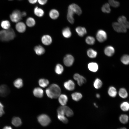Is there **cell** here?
<instances>
[{"mask_svg": "<svg viewBox=\"0 0 129 129\" xmlns=\"http://www.w3.org/2000/svg\"><path fill=\"white\" fill-rule=\"evenodd\" d=\"M48 97L51 99L56 98L60 95L61 90L59 86L55 84H52L46 90Z\"/></svg>", "mask_w": 129, "mask_h": 129, "instance_id": "obj_1", "label": "cell"}, {"mask_svg": "<svg viewBox=\"0 0 129 129\" xmlns=\"http://www.w3.org/2000/svg\"><path fill=\"white\" fill-rule=\"evenodd\" d=\"M37 120L39 123L42 126H46L51 122V120L48 116L45 114H42L37 117Z\"/></svg>", "mask_w": 129, "mask_h": 129, "instance_id": "obj_2", "label": "cell"}, {"mask_svg": "<svg viewBox=\"0 0 129 129\" xmlns=\"http://www.w3.org/2000/svg\"><path fill=\"white\" fill-rule=\"evenodd\" d=\"M11 21L14 22H18L22 19L21 12L18 10H14L10 16Z\"/></svg>", "mask_w": 129, "mask_h": 129, "instance_id": "obj_3", "label": "cell"}, {"mask_svg": "<svg viewBox=\"0 0 129 129\" xmlns=\"http://www.w3.org/2000/svg\"><path fill=\"white\" fill-rule=\"evenodd\" d=\"M96 37L97 40L100 42H102L105 41L107 38V34L104 31L100 29L97 32Z\"/></svg>", "mask_w": 129, "mask_h": 129, "instance_id": "obj_4", "label": "cell"}, {"mask_svg": "<svg viewBox=\"0 0 129 129\" xmlns=\"http://www.w3.org/2000/svg\"><path fill=\"white\" fill-rule=\"evenodd\" d=\"M73 78L76 81L77 84L80 86H82L86 82V78L78 73H75L74 75Z\"/></svg>", "mask_w": 129, "mask_h": 129, "instance_id": "obj_5", "label": "cell"}, {"mask_svg": "<svg viewBox=\"0 0 129 129\" xmlns=\"http://www.w3.org/2000/svg\"><path fill=\"white\" fill-rule=\"evenodd\" d=\"M112 26L114 30L118 32H126L127 28L118 22H114Z\"/></svg>", "mask_w": 129, "mask_h": 129, "instance_id": "obj_6", "label": "cell"}, {"mask_svg": "<svg viewBox=\"0 0 129 129\" xmlns=\"http://www.w3.org/2000/svg\"><path fill=\"white\" fill-rule=\"evenodd\" d=\"M10 90L8 86L5 84L0 85V96L1 97H6L9 94Z\"/></svg>", "mask_w": 129, "mask_h": 129, "instance_id": "obj_7", "label": "cell"}, {"mask_svg": "<svg viewBox=\"0 0 129 129\" xmlns=\"http://www.w3.org/2000/svg\"><path fill=\"white\" fill-rule=\"evenodd\" d=\"M74 60V57L70 54H67L64 57L63 62L64 64L67 67L72 65Z\"/></svg>", "mask_w": 129, "mask_h": 129, "instance_id": "obj_8", "label": "cell"}, {"mask_svg": "<svg viewBox=\"0 0 129 129\" xmlns=\"http://www.w3.org/2000/svg\"><path fill=\"white\" fill-rule=\"evenodd\" d=\"M68 9L72 11L75 14L78 15H80L82 13L81 8L77 5L75 4H72L70 5Z\"/></svg>", "mask_w": 129, "mask_h": 129, "instance_id": "obj_9", "label": "cell"}, {"mask_svg": "<svg viewBox=\"0 0 129 129\" xmlns=\"http://www.w3.org/2000/svg\"><path fill=\"white\" fill-rule=\"evenodd\" d=\"M64 86L67 90L69 91L74 90L75 88V84L74 81L70 80L64 82Z\"/></svg>", "mask_w": 129, "mask_h": 129, "instance_id": "obj_10", "label": "cell"}, {"mask_svg": "<svg viewBox=\"0 0 129 129\" xmlns=\"http://www.w3.org/2000/svg\"><path fill=\"white\" fill-rule=\"evenodd\" d=\"M118 23L127 29L129 28V22L127 20L125 16H119L118 18Z\"/></svg>", "mask_w": 129, "mask_h": 129, "instance_id": "obj_11", "label": "cell"}, {"mask_svg": "<svg viewBox=\"0 0 129 129\" xmlns=\"http://www.w3.org/2000/svg\"><path fill=\"white\" fill-rule=\"evenodd\" d=\"M16 28L19 32L23 33L25 31L26 27L24 23L22 22H19L16 24Z\"/></svg>", "mask_w": 129, "mask_h": 129, "instance_id": "obj_12", "label": "cell"}, {"mask_svg": "<svg viewBox=\"0 0 129 129\" xmlns=\"http://www.w3.org/2000/svg\"><path fill=\"white\" fill-rule=\"evenodd\" d=\"M104 52L107 56L110 57L114 54L115 49L114 48L111 46H108L106 47L104 50Z\"/></svg>", "mask_w": 129, "mask_h": 129, "instance_id": "obj_13", "label": "cell"}, {"mask_svg": "<svg viewBox=\"0 0 129 129\" xmlns=\"http://www.w3.org/2000/svg\"><path fill=\"white\" fill-rule=\"evenodd\" d=\"M108 95L112 98L115 97L117 93L116 88L113 86H110L109 87L108 89Z\"/></svg>", "mask_w": 129, "mask_h": 129, "instance_id": "obj_14", "label": "cell"}, {"mask_svg": "<svg viewBox=\"0 0 129 129\" xmlns=\"http://www.w3.org/2000/svg\"><path fill=\"white\" fill-rule=\"evenodd\" d=\"M88 67L90 71L93 72H97L98 69V64L94 62H91L88 64Z\"/></svg>", "mask_w": 129, "mask_h": 129, "instance_id": "obj_15", "label": "cell"}, {"mask_svg": "<svg viewBox=\"0 0 129 129\" xmlns=\"http://www.w3.org/2000/svg\"><path fill=\"white\" fill-rule=\"evenodd\" d=\"M59 102L62 106L66 105L68 101L67 96L64 94L60 95L59 97Z\"/></svg>", "mask_w": 129, "mask_h": 129, "instance_id": "obj_16", "label": "cell"}, {"mask_svg": "<svg viewBox=\"0 0 129 129\" xmlns=\"http://www.w3.org/2000/svg\"><path fill=\"white\" fill-rule=\"evenodd\" d=\"M33 93L35 97L38 98H41L43 96V91L41 88L36 87L33 90Z\"/></svg>", "mask_w": 129, "mask_h": 129, "instance_id": "obj_17", "label": "cell"}, {"mask_svg": "<svg viewBox=\"0 0 129 129\" xmlns=\"http://www.w3.org/2000/svg\"><path fill=\"white\" fill-rule=\"evenodd\" d=\"M41 40L42 43L45 45H48L50 44L52 42L51 37L48 35H45L42 37Z\"/></svg>", "mask_w": 129, "mask_h": 129, "instance_id": "obj_18", "label": "cell"}, {"mask_svg": "<svg viewBox=\"0 0 129 129\" xmlns=\"http://www.w3.org/2000/svg\"><path fill=\"white\" fill-rule=\"evenodd\" d=\"M71 97L72 100L74 101L78 102L82 98L83 95L81 93L75 92L71 94Z\"/></svg>", "mask_w": 129, "mask_h": 129, "instance_id": "obj_19", "label": "cell"}, {"mask_svg": "<svg viewBox=\"0 0 129 129\" xmlns=\"http://www.w3.org/2000/svg\"><path fill=\"white\" fill-rule=\"evenodd\" d=\"M11 123L15 126L18 127L21 125L22 122L21 119L19 117H15L12 118Z\"/></svg>", "mask_w": 129, "mask_h": 129, "instance_id": "obj_20", "label": "cell"}, {"mask_svg": "<svg viewBox=\"0 0 129 129\" xmlns=\"http://www.w3.org/2000/svg\"><path fill=\"white\" fill-rule=\"evenodd\" d=\"M75 31L78 35L80 37H82L86 33V31L84 27H78L75 29Z\"/></svg>", "mask_w": 129, "mask_h": 129, "instance_id": "obj_21", "label": "cell"}, {"mask_svg": "<svg viewBox=\"0 0 129 129\" xmlns=\"http://www.w3.org/2000/svg\"><path fill=\"white\" fill-rule=\"evenodd\" d=\"M93 85L95 89H98L101 88L103 85V83L100 79L97 78L94 80Z\"/></svg>", "mask_w": 129, "mask_h": 129, "instance_id": "obj_22", "label": "cell"}, {"mask_svg": "<svg viewBox=\"0 0 129 129\" xmlns=\"http://www.w3.org/2000/svg\"><path fill=\"white\" fill-rule=\"evenodd\" d=\"M65 115L68 117H72L74 115L73 110L69 107L66 105L64 106Z\"/></svg>", "mask_w": 129, "mask_h": 129, "instance_id": "obj_23", "label": "cell"}, {"mask_svg": "<svg viewBox=\"0 0 129 129\" xmlns=\"http://www.w3.org/2000/svg\"><path fill=\"white\" fill-rule=\"evenodd\" d=\"M118 94L120 97L123 98H126L128 96V93L126 90L124 88H122L120 89Z\"/></svg>", "mask_w": 129, "mask_h": 129, "instance_id": "obj_24", "label": "cell"}, {"mask_svg": "<svg viewBox=\"0 0 129 129\" xmlns=\"http://www.w3.org/2000/svg\"><path fill=\"white\" fill-rule=\"evenodd\" d=\"M8 33L7 41L13 39L15 37V34L14 30L11 28L6 30Z\"/></svg>", "mask_w": 129, "mask_h": 129, "instance_id": "obj_25", "label": "cell"}, {"mask_svg": "<svg viewBox=\"0 0 129 129\" xmlns=\"http://www.w3.org/2000/svg\"><path fill=\"white\" fill-rule=\"evenodd\" d=\"M49 15L50 17L53 19H56L59 16V13L58 11L56 9H53L50 11Z\"/></svg>", "mask_w": 129, "mask_h": 129, "instance_id": "obj_26", "label": "cell"}, {"mask_svg": "<svg viewBox=\"0 0 129 129\" xmlns=\"http://www.w3.org/2000/svg\"><path fill=\"white\" fill-rule=\"evenodd\" d=\"M14 86L17 88H22L23 86V82L22 79L20 78H18L15 80L13 83Z\"/></svg>", "mask_w": 129, "mask_h": 129, "instance_id": "obj_27", "label": "cell"}, {"mask_svg": "<svg viewBox=\"0 0 129 129\" xmlns=\"http://www.w3.org/2000/svg\"><path fill=\"white\" fill-rule=\"evenodd\" d=\"M34 50L36 54L38 55H41L45 52L44 48L41 45L35 46L34 48Z\"/></svg>", "mask_w": 129, "mask_h": 129, "instance_id": "obj_28", "label": "cell"}, {"mask_svg": "<svg viewBox=\"0 0 129 129\" xmlns=\"http://www.w3.org/2000/svg\"><path fill=\"white\" fill-rule=\"evenodd\" d=\"M74 13L72 11L68 9L67 18L68 21L71 24H73L74 22L73 16Z\"/></svg>", "mask_w": 129, "mask_h": 129, "instance_id": "obj_29", "label": "cell"}, {"mask_svg": "<svg viewBox=\"0 0 129 129\" xmlns=\"http://www.w3.org/2000/svg\"><path fill=\"white\" fill-rule=\"evenodd\" d=\"M62 34L64 37L66 38L70 37L71 35L70 29L68 27L65 28L63 30Z\"/></svg>", "mask_w": 129, "mask_h": 129, "instance_id": "obj_30", "label": "cell"}, {"mask_svg": "<svg viewBox=\"0 0 129 129\" xmlns=\"http://www.w3.org/2000/svg\"><path fill=\"white\" fill-rule=\"evenodd\" d=\"M120 108L124 112L129 110V103L127 101H124L120 104Z\"/></svg>", "mask_w": 129, "mask_h": 129, "instance_id": "obj_31", "label": "cell"}, {"mask_svg": "<svg viewBox=\"0 0 129 129\" xmlns=\"http://www.w3.org/2000/svg\"><path fill=\"white\" fill-rule=\"evenodd\" d=\"M34 12L36 15L39 17L42 16L44 14L43 11L41 8H38L37 6L34 9Z\"/></svg>", "mask_w": 129, "mask_h": 129, "instance_id": "obj_32", "label": "cell"}, {"mask_svg": "<svg viewBox=\"0 0 129 129\" xmlns=\"http://www.w3.org/2000/svg\"><path fill=\"white\" fill-rule=\"evenodd\" d=\"M87 54L90 58H94L97 56V53L96 51L90 48L88 49L87 51Z\"/></svg>", "mask_w": 129, "mask_h": 129, "instance_id": "obj_33", "label": "cell"}, {"mask_svg": "<svg viewBox=\"0 0 129 129\" xmlns=\"http://www.w3.org/2000/svg\"><path fill=\"white\" fill-rule=\"evenodd\" d=\"M120 60L124 64L128 65L129 64V55L127 54L123 55L121 57Z\"/></svg>", "mask_w": 129, "mask_h": 129, "instance_id": "obj_34", "label": "cell"}, {"mask_svg": "<svg viewBox=\"0 0 129 129\" xmlns=\"http://www.w3.org/2000/svg\"><path fill=\"white\" fill-rule=\"evenodd\" d=\"M119 119L120 121L122 123L126 124L128 121L129 117L127 114H122L119 116Z\"/></svg>", "mask_w": 129, "mask_h": 129, "instance_id": "obj_35", "label": "cell"}, {"mask_svg": "<svg viewBox=\"0 0 129 129\" xmlns=\"http://www.w3.org/2000/svg\"><path fill=\"white\" fill-rule=\"evenodd\" d=\"M39 85L42 87L44 88L46 87L49 84L48 81L46 79H41L39 81Z\"/></svg>", "mask_w": 129, "mask_h": 129, "instance_id": "obj_36", "label": "cell"}, {"mask_svg": "<svg viewBox=\"0 0 129 129\" xmlns=\"http://www.w3.org/2000/svg\"><path fill=\"white\" fill-rule=\"evenodd\" d=\"M1 25L2 28L5 30H7L10 28L11 24L9 21L7 20H5L1 22Z\"/></svg>", "mask_w": 129, "mask_h": 129, "instance_id": "obj_37", "label": "cell"}, {"mask_svg": "<svg viewBox=\"0 0 129 129\" xmlns=\"http://www.w3.org/2000/svg\"><path fill=\"white\" fill-rule=\"evenodd\" d=\"M101 9L103 12L106 13H109L111 11L110 5L108 3H105L103 5Z\"/></svg>", "mask_w": 129, "mask_h": 129, "instance_id": "obj_38", "label": "cell"}, {"mask_svg": "<svg viewBox=\"0 0 129 129\" xmlns=\"http://www.w3.org/2000/svg\"><path fill=\"white\" fill-rule=\"evenodd\" d=\"M64 70L63 66L59 64L56 65L55 68V71L56 73L58 75L62 74Z\"/></svg>", "mask_w": 129, "mask_h": 129, "instance_id": "obj_39", "label": "cell"}, {"mask_svg": "<svg viewBox=\"0 0 129 129\" xmlns=\"http://www.w3.org/2000/svg\"><path fill=\"white\" fill-rule=\"evenodd\" d=\"M27 25L30 27H32L35 24V22L34 19L32 18L29 17L28 18L26 21Z\"/></svg>", "mask_w": 129, "mask_h": 129, "instance_id": "obj_40", "label": "cell"}, {"mask_svg": "<svg viewBox=\"0 0 129 129\" xmlns=\"http://www.w3.org/2000/svg\"><path fill=\"white\" fill-rule=\"evenodd\" d=\"M86 43L90 45L93 44L95 42V38L91 36H88L86 37L85 39Z\"/></svg>", "mask_w": 129, "mask_h": 129, "instance_id": "obj_41", "label": "cell"}, {"mask_svg": "<svg viewBox=\"0 0 129 129\" xmlns=\"http://www.w3.org/2000/svg\"><path fill=\"white\" fill-rule=\"evenodd\" d=\"M108 0L109 4L114 7H118L120 5V3L118 1L115 0Z\"/></svg>", "mask_w": 129, "mask_h": 129, "instance_id": "obj_42", "label": "cell"}, {"mask_svg": "<svg viewBox=\"0 0 129 129\" xmlns=\"http://www.w3.org/2000/svg\"><path fill=\"white\" fill-rule=\"evenodd\" d=\"M6 30H2L0 31V40L5 41Z\"/></svg>", "mask_w": 129, "mask_h": 129, "instance_id": "obj_43", "label": "cell"}, {"mask_svg": "<svg viewBox=\"0 0 129 129\" xmlns=\"http://www.w3.org/2000/svg\"><path fill=\"white\" fill-rule=\"evenodd\" d=\"M57 118L59 120L64 124H67L68 122V119L65 116L58 115Z\"/></svg>", "mask_w": 129, "mask_h": 129, "instance_id": "obj_44", "label": "cell"}, {"mask_svg": "<svg viewBox=\"0 0 129 129\" xmlns=\"http://www.w3.org/2000/svg\"><path fill=\"white\" fill-rule=\"evenodd\" d=\"M4 110V106L0 102V117L2 116L5 113Z\"/></svg>", "mask_w": 129, "mask_h": 129, "instance_id": "obj_45", "label": "cell"}, {"mask_svg": "<svg viewBox=\"0 0 129 129\" xmlns=\"http://www.w3.org/2000/svg\"><path fill=\"white\" fill-rule=\"evenodd\" d=\"M38 3L41 5H44L47 2V0H38Z\"/></svg>", "mask_w": 129, "mask_h": 129, "instance_id": "obj_46", "label": "cell"}, {"mask_svg": "<svg viewBox=\"0 0 129 129\" xmlns=\"http://www.w3.org/2000/svg\"><path fill=\"white\" fill-rule=\"evenodd\" d=\"M30 3L32 4H34L36 3L37 0H28Z\"/></svg>", "mask_w": 129, "mask_h": 129, "instance_id": "obj_47", "label": "cell"}, {"mask_svg": "<svg viewBox=\"0 0 129 129\" xmlns=\"http://www.w3.org/2000/svg\"><path fill=\"white\" fill-rule=\"evenodd\" d=\"M3 129H13L10 126H5Z\"/></svg>", "mask_w": 129, "mask_h": 129, "instance_id": "obj_48", "label": "cell"}, {"mask_svg": "<svg viewBox=\"0 0 129 129\" xmlns=\"http://www.w3.org/2000/svg\"><path fill=\"white\" fill-rule=\"evenodd\" d=\"M21 14L22 17L25 16L27 15V13L25 11H23L22 12H21Z\"/></svg>", "mask_w": 129, "mask_h": 129, "instance_id": "obj_49", "label": "cell"}, {"mask_svg": "<svg viewBox=\"0 0 129 129\" xmlns=\"http://www.w3.org/2000/svg\"><path fill=\"white\" fill-rule=\"evenodd\" d=\"M96 97L97 98H99L100 97V94L97 93L96 94Z\"/></svg>", "mask_w": 129, "mask_h": 129, "instance_id": "obj_50", "label": "cell"}, {"mask_svg": "<svg viewBox=\"0 0 129 129\" xmlns=\"http://www.w3.org/2000/svg\"><path fill=\"white\" fill-rule=\"evenodd\" d=\"M94 106L96 108H97L98 107V106L95 103H93Z\"/></svg>", "mask_w": 129, "mask_h": 129, "instance_id": "obj_51", "label": "cell"}, {"mask_svg": "<svg viewBox=\"0 0 129 129\" xmlns=\"http://www.w3.org/2000/svg\"><path fill=\"white\" fill-rule=\"evenodd\" d=\"M127 129L126 128L123 127V128H121L120 129Z\"/></svg>", "mask_w": 129, "mask_h": 129, "instance_id": "obj_52", "label": "cell"}, {"mask_svg": "<svg viewBox=\"0 0 129 129\" xmlns=\"http://www.w3.org/2000/svg\"></svg>", "mask_w": 129, "mask_h": 129, "instance_id": "obj_53", "label": "cell"}, {"mask_svg": "<svg viewBox=\"0 0 129 129\" xmlns=\"http://www.w3.org/2000/svg\"></svg>", "mask_w": 129, "mask_h": 129, "instance_id": "obj_54", "label": "cell"}]
</instances>
